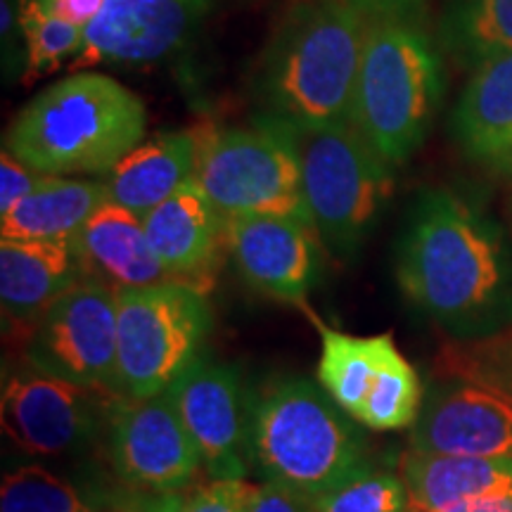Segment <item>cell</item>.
<instances>
[{"label": "cell", "instance_id": "obj_1", "mask_svg": "<svg viewBox=\"0 0 512 512\" xmlns=\"http://www.w3.org/2000/svg\"><path fill=\"white\" fill-rule=\"evenodd\" d=\"M396 280L408 302L448 328H486L512 311V252L501 228L444 188L413 204Z\"/></svg>", "mask_w": 512, "mask_h": 512}, {"label": "cell", "instance_id": "obj_2", "mask_svg": "<svg viewBox=\"0 0 512 512\" xmlns=\"http://www.w3.org/2000/svg\"><path fill=\"white\" fill-rule=\"evenodd\" d=\"M368 24L347 0L294 5L256 67L259 117L297 128L349 124Z\"/></svg>", "mask_w": 512, "mask_h": 512}, {"label": "cell", "instance_id": "obj_3", "mask_svg": "<svg viewBox=\"0 0 512 512\" xmlns=\"http://www.w3.org/2000/svg\"><path fill=\"white\" fill-rule=\"evenodd\" d=\"M147 112L117 79L72 72L17 114L5 150L43 176H105L143 143Z\"/></svg>", "mask_w": 512, "mask_h": 512}, {"label": "cell", "instance_id": "obj_4", "mask_svg": "<svg viewBox=\"0 0 512 512\" xmlns=\"http://www.w3.org/2000/svg\"><path fill=\"white\" fill-rule=\"evenodd\" d=\"M249 465L313 501L368 465L366 444L347 413L306 377H278L247 399Z\"/></svg>", "mask_w": 512, "mask_h": 512}, {"label": "cell", "instance_id": "obj_5", "mask_svg": "<svg viewBox=\"0 0 512 512\" xmlns=\"http://www.w3.org/2000/svg\"><path fill=\"white\" fill-rule=\"evenodd\" d=\"M444 98L439 50L411 17L370 19L349 124L384 162L411 159Z\"/></svg>", "mask_w": 512, "mask_h": 512}, {"label": "cell", "instance_id": "obj_6", "mask_svg": "<svg viewBox=\"0 0 512 512\" xmlns=\"http://www.w3.org/2000/svg\"><path fill=\"white\" fill-rule=\"evenodd\" d=\"M287 128L302 164L304 202L316 238L328 252L349 259L392 197L394 166L351 124Z\"/></svg>", "mask_w": 512, "mask_h": 512}, {"label": "cell", "instance_id": "obj_7", "mask_svg": "<svg viewBox=\"0 0 512 512\" xmlns=\"http://www.w3.org/2000/svg\"><path fill=\"white\" fill-rule=\"evenodd\" d=\"M192 181L223 221L290 216L311 223L302 164L283 121L256 117L254 126L202 133Z\"/></svg>", "mask_w": 512, "mask_h": 512}, {"label": "cell", "instance_id": "obj_8", "mask_svg": "<svg viewBox=\"0 0 512 512\" xmlns=\"http://www.w3.org/2000/svg\"><path fill=\"white\" fill-rule=\"evenodd\" d=\"M117 384L124 399L164 394L200 356L211 330L207 294L181 283L117 290Z\"/></svg>", "mask_w": 512, "mask_h": 512}, {"label": "cell", "instance_id": "obj_9", "mask_svg": "<svg viewBox=\"0 0 512 512\" xmlns=\"http://www.w3.org/2000/svg\"><path fill=\"white\" fill-rule=\"evenodd\" d=\"M318 384L368 430H403L420 415V377L389 332L361 337L323 328Z\"/></svg>", "mask_w": 512, "mask_h": 512}, {"label": "cell", "instance_id": "obj_10", "mask_svg": "<svg viewBox=\"0 0 512 512\" xmlns=\"http://www.w3.org/2000/svg\"><path fill=\"white\" fill-rule=\"evenodd\" d=\"M117 290L83 278L48 306L27 335L31 370L119 394Z\"/></svg>", "mask_w": 512, "mask_h": 512}, {"label": "cell", "instance_id": "obj_11", "mask_svg": "<svg viewBox=\"0 0 512 512\" xmlns=\"http://www.w3.org/2000/svg\"><path fill=\"white\" fill-rule=\"evenodd\" d=\"M110 458L117 475L143 494H181L204 470L169 392L112 403Z\"/></svg>", "mask_w": 512, "mask_h": 512}, {"label": "cell", "instance_id": "obj_12", "mask_svg": "<svg viewBox=\"0 0 512 512\" xmlns=\"http://www.w3.org/2000/svg\"><path fill=\"white\" fill-rule=\"evenodd\" d=\"M214 5L216 0H105L83 29V46L69 69L164 60L200 31Z\"/></svg>", "mask_w": 512, "mask_h": 512}, {"label": "cell", "instance_id": "obj_13", "mask_svg": "<svg viewBox=\"0 0 512 512\" xmlns=\"http://www.w3.org/2000/svg\"><path fill=\"white\" fill-rule=\"evenodd\" d=\"M98 389L38 373L12 375L3 387V430L12 444L29 456H64L98 437L100 399Z\"/></svg>", "mask_w": 512, "mask_h": 512}, {"label": "cell", "instance_id": "obj_14", "mask_svg": "<svg viewBox=\"0 0 512 512\" xmlns=\"http://www.w3.org/2000/svg\"><path fill=\"white\" fill-rule=\"evenodd\" d=\"M211 479L249 472L247 399L235 368L197 356L166 389Z\"/></svg>", "mask_w": 512, "mask_h": 512}, {"label": "cell", "instance_id": "obj_15", "mask_svg": "<svg viewBox=\"0 0 512 512\" xmlns=\"http://www.w3.org/2000/svg\"><path fill=\"white\" fill-rule=\"evenodd\" d=\"M226 223V249L247 285L287 304H304L316 283L311 223L290 216H242Z\"/></svg>", "mask_w": 512, "mask_h": 512}, {"label": "cell", "instance_id": "obj_16", "mask_svg": "<svg viewBox=\"0 0 512 512\" xmlns=\"http://www.w3.org/2000/svg\"><path fill=\"white\" fill-rule=\"evenodd\" d=\"M413 448L444 456L512 458V394L477 382L434 396L415 420Z\"/></svg>", "mask_w": 512, "mask_h": 512}, {"label": "cell", "instance_id": "obj_17", "mask_svg": "<svg viewBox=\"0 0 512 512\" xmlns=\"http://www.w3.org/2000/svg\"><path fill=\"white\" fill-rule=\"evenodd\" d=\"M143 226L171 283L207 294L214 285L226 223L195 181L143 216Z\"/></svg>", "mask_w": 512, "mask_h": 512}, {"label": "cell", "instance_id": "obj_18", "mask_svg": "<svg viewBox=\"0 0 512 512\" xmlns=\"http://www.w3.org/2000/svg\"><path fill=\"white\" fill-rule=\"evenodd\" d=\"M83 280L72 242L3 240L0 242V302L5 320L27 325V335L60 299Z\"/></svg>", "mask_w": 512, "mask_h": 512}, {"label": "cell", "instance_id": "obj_19", "mask_svg": "<svg viewBox=\"0 0 512 512\" xmlns=\"http://www.w3.org/2000/svg\"><path fill=\"white\" fill-rule=\"evenodd\" d=\"M83 278L124 290L171 283L147 240L143 219L119 204H102L72 242Z\"/></svg>", "mask_w": 512, "mask_h": 512}, {"label": "cell", "instance_id": "obj_20", "mask_svg": "<svg viewBox=\"0 0 512 512\" xmlns=\"http://www.w3.org/2000/svg\"><path fill=\"white\" fill-rule=\"evenodd\" d=\"M202 133L166 131L133 147L121 162L100 176L107 202L119 204L143 219L192 181Z\"/></svg>", "mask_w": 512, "mask_h": 512}, {"label": "cell", "instance_id": "obj_21", "mask_svg": "<svg viewBox=\"0 0 512 512\" xmlns=\"http://www.w3.org/2000/svg\"><path fill=\"white\" fill-rule=\"evenodd\" d=\"M408 512H441L475 498L512 494V458L444 456L413 448L399 460Z\"/></svg>", "mask_w": 512, "mask_h": 512}, {"label": "cell", "instance_id": "obj_22", "mask_svg": "<svg viewBox=\"0 0 512 512\" xmlns=\"http://www.w3.org/2000/svg\"><path fill=\"white\" fill-rule=\"evenodd\" d=\"M451 133L467 157L484 164L512 145V53L475 67L453 107Z\"/></svg>", "mask_w": 512, "mask_h": 512}, {"label": "cell", "instance_id": "obj_23", "mask_svg": "<svg viewBox=\"0 0 512 512\" xmlns=\"http://www.w3.org/2000/svg\"><path fill=\"white\" fill-rule=\"evenodd\" d=\"M102 204L107 192L100 178L43 176L17 207L0 216L3 240L74 242Z\"/></svg>", "mask_w": 512, "mask_h": 512}, {"label": "cell", "instance_id": "obj_24", "mask_svg": "<svg viewBox=\"0 0 512 512\" xmlns=\"http://www.w3.org/2000/svg\"><path fill=\"white\" fill-rule=\"evenodd\" d=\"M439 36L463 67L512 53V0H448Z\"/></svg>", "mask_w": 512, "mask_h": 512}, {"label": "cell", "instance_id": "obj_25", "mask_svg": "<svg viewBox=\"0 0 512 512\" xmlns=\"http://www.w3.org/2000/svg\"><path fill=\"white\" fill-rule=\"evenodd\" d=\"M17 17L31 76L53 72L83 46V27L57 15L50 0H19Z\"/></svg>", "mask_w": 512, "mask_h": 512}, {"label": "cell", "instance_id": "obj_26", "mask_svg": "<svg viewBox=\"0 0 512 512\" xmlns=\"http://www.w3.org/2000/svg\"><path fill=\"white\" fill-rule=\"evenodd\" d=\"M0 512H100L67 479L41 465H27L5 475Z\"/></svg>", "mask_w": 512, "mask_h": 512}, {"label": "cell", "instance_id": "obj_27", "mask_svg": "<svg viewBox=\"0 0 512 512\" xmlns=\"http://www.w3.org/2000/svg\"><path fill=\"white\" fill-rule=\"evenodd\" d=\"M313 512H408V491L399 475L363 465L335 489L311 501Z\"/></svg>", "mask_w": 512, "mask_h": 512}, {"label": "cell", "instance_id": "obj_28", "mask_svg": "<svg viewBox=\"0 0 512 512\" xmlns=\"http://www.w3.org/2000/svg\"><path fill=\"white\" fill-rule=\"evenodd\" d=\"M252 482L247 477L235 479H209L197 484L188 496H183L178 512H247L254 494Z\"/></svg>", "mask_w": 512, "mask_h": 512}, {"label": "cell", "instance_id": "obj_29", "mask_svg": "<svg viewBox=\"0 0 512 512\" xmlns=\"http://www.w3.org/2000/svg\"><path fill=\"white\" fill-rule=\"evenodd\" d=\"M43 174H36L27 164H22L10 150L0 152V216L17 207L31 190L36 188Z\"/></svg>", "mask_w": 512, "mask_h": 512}, {"label": "cell", "instance_id": "obj_30", "mask_svg": "<svg viewBox=\"0 0 512 512\" xmlns=\"http://www.w3.org/2000/svg\"><path fill=\"white\" fill-rule=\"evenodd\" d=\"M247 512H313L311 501L297 496L285 486L264 482L254 486L252 501H249Z\"/></svg>", "mask_w": 512, "mask_h": 512}, {"label": "cell", "instance_id": "obj_31", "mask_svg": "<svg viewBox=\"0 0 512 512\" xmlns=\"http://www.w3.org/2000/svg\"><path fill=\"white\" fill-rule=\"evenodd\" d=\"M356 10L370 19L382 17H411L415 19L425 0H347Z\"/></svg>", "mask_w": 512, "mask_h": 512}, {"label": "cell", "instance_id": "obj_32", "mask_svg": "<svg viewBox=\"0 0 512 512\" xmlns=\"http://www.w3.org/2000/svg\"><path fill=\"white\" fill-rule=\"evenodd\" d=\"M181 503V494H145L114 505L110 512H178Z\"/></svg>", "mask_w": 512, "mask_h": 512}, {"label": "cell", "instance_id": "obj_33", "mask_svg": "<svg viewBox=\"0 0 512 512\" xmlns=\"http://www.w3.org/2000/svg\"><path fill=\"white\" fill-rule=\"evenodd\" d=\"M50 5H53V10L62 19L76 24V27L86 29L88 24L98 17L105 0H50Z\"/></svg>", "mask_w": 512, "mask_h": 512}, {"label": "cell", "instance_id": "obj_34", "mask_svg": "<svg viewBox=\"0 0 512 512\" xmlns=\"http://www.w3.org/2000/svg\"><path fill=\"white\" fill-rule=\"evenodd\" d=\"M441 512H512V494L475 498V501L458 503L453 505V508Z\"/></svg>", "mask_w": 512, "mask_h": 512}, {"label": "cell", "instance_id": "obj_35", "mask_svg": "<svg viewBox=\"0 0 512 512\" xmlns=\"http://www.w3.org/2000/svg\"><path fill=\"white\" fill-rule=\"evenodd\" d=\"M489 166H494V169L501 171L503 176H510V178H512V145L508 147V150L503 152L501 157L496 159V162H491Z\"/></svg>", "mask_w": 512, "mask_h": 512}]
</instances>
